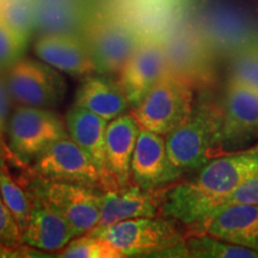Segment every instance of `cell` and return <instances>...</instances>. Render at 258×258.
Here are the masks:
<instances>
[{
  "mask_svg": "<svg viewBox=\"0 0 258 258\" xmlns=\"http://www.w3.org/2000/svg\"><path fill=\"white\" fill-rule=\"evenodd\" d=\"M196 171L167 188L161 214L198 231L235 189L258 177V146L225 152Z\"/></svg>",
  "mask_w": 258,
  "mask_h": 258,
  "instance_id": "cell-1",
  "label": "cell"
},
{
  "mask_svg": "<svg viewBox=\"0 0 258 258\" xmlns=\"http://www.w3.org/2000/svg\"><path fill=\"white\" fill-rule=\"evenodd\" d=\"M221 108L212 103L194 106L191 115L165 135L170 160L183 171H196L225 153Z\"/></svg>",
  "mask_w": 258,
  "mask_h": 258,
  "instance_id": "cell-2",
  "label": "cell"
},
{
  "mask_svg": "<svg viewBox=\"0 0 258 258\" xmlns=\"http://www.w3.org/2000/svg\"><path fill=\"white\" fill-rule=\"evenodd\" d=\"M194 88L186 79L167 71L128 112L141 129L165 137L191 115Z\"/></svg>",
  "mask_w": 258,
  "mask_h": 258,
  "instance_id": "cell-3",
  "label": "cell"
},
{
  "mask_svg": "<svg viewBox=\"0 0 258 258\" xmlns=\"http://www.w3.org/2000/svg\"><path fill=\"white\" fill-rule=\"evenodd\" d=\"M177 224V221L165 217L137 218L89 233L105 238L123 257L164 252L185 253L186 238Z\"/></svg>",
  "mask_w": 258,
  "mask_h": 258,
  "instance_id": "cell-4",
  "label": "cell"
},
{
  "mask_svg": "<svg viewBox=\"0 0 258 258\" xmlns=\"http://www.w3.org/2000/svg\"><path fill=\"white\" fill-rule=\"evenodd\" d=\"M11 156L22 163L36 159L54 141L69 135L66 123L49 109L18 105L8 122Z\"/></svg>",
  "mask_w": 258,
  "mask_h": 258,
  "instance_id": "cell-5",
  "label": "cell"
},
{
  "mask_svg": "<svg viewBox=\"0 0 258 258\" xmlns=\"http://www.w3.org/2000/svg\"><path fill=\"white\" fill-rule=\"evenodd\" d=\"M27 188L54 206L70 222L77 237L95 230L101 218L103 191L77 183L41 178Z\"/></svg>",
  "mask_w": 258,
  "mask_h": 258,
  "instance_id": "cell-6",
  "label": "cell"
},
{
  "mask_svg": "<svg viewBox=\"0 0 258 258\" xmlns=\"http://www.w3.org/2000/svg\"><path fill=\"white\" fill-rule=\"evenodd\" d=\"M31 175L104 191L101 171L70 135L54 141L35 159Z\"/></svg>",
  "mask_w": 258,
  "mask_h": 258,
  "instance_id": "cell-7",
  "label": "cell"
},
{
  "mask_svg": "<svg viewBox=\"0 0 258 258\" xmlns=\"http://www.w3.org/2000/svg\"><path fill=\"white\" fill-rule=\"evenodd\" d=\"M5 78L18 105L50 109L59 105L66 93L62 74L46 62L21 59L10 67Z\"/></svg>",
  "mask_w": 258,
  "mask_h": 258,
  "instance_id": "cell-8",
  "label": "cell"
},
{
  "mask_svg": "<svg viewBox=\"0 0 258 258\" xmlns=\"http://www.w3.org/2000/svg\"><path fill=\"white\" fill-rule=\"evenodd\" d=\"M225 152L239 151L258 139V93L237 80H228L221 104Z\"/></svg>",
  "mask_w": 258,
  "mask_h": 258,
  "instance_id": "cell-9",
  "label": "cell"
},
{
  "mask_svg": "<svg viewBox=\"0 0 258 258\" xmlns=\"http://www.w3.org/2000/svg\"><path fill=\"white\" fill-rule=\"evenodd\" d=\"M131 173L133 184L156 190L175 184L184 172L170 160L165 137L141 129L132 157Z\"/></svg>",
  "mask_w": 258,
  "mask_h": 258,
  "instance_id": "cell-10",
  "label": "cell"
},
{
  "mask_svg": "<svg viewBox=\"0 0 258 258\" xmlns=\"http://www.w3.org/2000/svg\"><path fill=\"white\" fill-rule=\"evenodd\" d=\"M167 71L165 37H144L140 46L121 70L118 79L131 108L143 101L146 93Z\"/></svg>",
  "mask_w": 258,
  "mask_h": 258,
  "instance_id": "cell-11",
  "label": "cell"
},
{
  "mask_svg": "<svg viewBox=\"0 0 258 258\" xmlns=\"http://www.w3.org/2000/svg\"><path fill=\"white\" fill-rule=\"evenodd\" d=\"M138 31L118 21H106L92 29L86 43L97 73H120L140 46Z\"/></svg>",
  "mask_w": 258,
  "mask_h": 258,
  "instance_id": "cell-12",
  "label": "cell"
},
{
  "mask_svg": "<svg viewBox=\"0 0 258 258\" xmlns=\"http://www.w3.org/2000/svg\"><path fill=\"white\" fill-rule=\"evenodd\" d=\"M170 72L198 86L212 78L213 50L200 32L178 29L165 37Z\"/></svg>",
  "mask_w": 258,
  "mask_h": 258,
  "instance_id": "cell-13",
  "label": "cell"
},
{
  "mask_svg": "<svg viewBox=\"0 0 258 258\" xmlns=\"http://www.w3.org/2000/svg\"><path fill=\"white\" fill-rule=\"evenodd\" d=\"M200 34L214 54L230 55L258 40L257 28L230 9H214L203 16Z\"/></svg>",
  "mask_w": 258,
  "mask_h": 258,
  "instance_id": "cell-14",
  "label": "cell"
},
{
  "mask_svg": "<svg viewBox=\"0 0 258 258\" xmlns=\"http://www.w3.org/2000/svg\"><path fill=\"white\" fill-rule=\"evenodd\" d=\"M167 188L146 190L132 184L120 190L103 191L101 218L95 230H103L128 219L158 217Z\"/></svg>",
  "mask_w": 258,
  "mask_h": 258,
  "instance_id": "cell-15",
  "label": "cell"
},
{
  "mask_svg": "<svg viewBox=\"0 0 258 258\" xmlns=\"http://www.w3.org/2000/svg\"><path fill=\"white\" fill-rule=\"evenodd\" d=\"M29 190V189H28ZM31 211L23 245L46 252H60L77 235L70 222L49 202L31 192Z\"/></svg>",
  "mask_w": 258,
  "mask_h": 258,
  "instance_id": "cell-16",
  "label": "cell"
},
{
  "mask_svg": "<svg viewBox=\"0 0 258 258\" xmlns=\"http://www.w3.org/2000/svg\"><path fill=\"white\" fill-rule=\"evenodd\" d=\"M198 233L258 251V203H231L219 208Z\"/></svg>",
  "mask_w": 258,
  "mask_h": 258,
  "instance_id": "cell-17",
  "label": "cell"
},
{
  "mask_svg": "<svg viewBox=\"0 0 258 258\" xmlns=\"http://www.w3.org/2000/svg\"><path fill=\"white\" fill-rule=\"evenodd\" d=\"M64 123L70 137L88 153L101 171L104 191L117 190L106 159V128L109 121L88 109L74 104L67 111Z\"/></svg>",
  "mask_w": 258,
  "mask_h": 258,
  "instance_id": "cell-18",
  "label": "cell"
},
{
  "mask_svg": "<svg viewBox=\"0 0 258 258\" xmlns=\"http://www.w3.org/2000/svg\"><path fill=\"white\" fill-rule=\"evenodd\" d=\"M38 59L60 72L84 77L96 72L88 46L74 35L44 34L35 43Z\"/></svg>",
  "mask_w": 258,
  "mask_h": 258,
  "instance_id": "cell-19",
  "label": "cell"
},
{
  "mask_svg": "<svg viewBox=\"0 0 258 258\" xmlns=\"http://www.w3.org/2000/svg\"><path fill=\"white\" fill-rule=\"evenodd\" d=\"M141 128L129 112L118 116L106 128V159L117 190L132 185L131 163Z\"/></svg>",
  "mask_w": 258,
  "mask_h": 258,
  "instance_id": "cell-20",
  "label": "cell"
},
{
  "mask_svg": "<svg viewBox=\"0 0 258 258\" xmlns=\"http://www.w3.org/2000/svg\"><path fill=\"white\" fill-rule=\"evenodd\" d=\"M74 104L109 122L131 109L120 82L108 77H88L77 90Z\"/></svg>",
  "mask_w": 258,
  "mask_h": 258,
  "instance_id": "cell-21",
  "label": "cell"
},
{
  "mask_svg": "<svg viewBox=\"0 0 258 258\" xmlns=\"http://www.w3.org/2000/svg\"><path fill=\"white\" fill-rule=\"evenodd\" d=\"M78 22V10L69 0L36 2V28L42 31V35H74Z\"/></svg>",
  "mask_w": 258,
  "mask_h": 258,
  "instance_id": "cell-22",
  "label": "cell"
},
{
  "mask_svg": "<svg viewBox=\"0 0 258 258\" xmlns=\"http://www.w3.org/2000/svg\"><path fill=\"white\" fill-rule=\"evenodd\" d=\"M185 257L200 258H258V251L196 233L185 239Z\"/></svg>",
  "mask_w": 258,
  "mask_h": 258,
  "instance_id": "cell-23",
  "label": "cell"
},
{
  "mask_svg": "<svg viewBox=\"0 0 258 258\" xmlns=\"http://www.w3.org/2000/svg\"><path fill=\"white\" fill-rule=\"evenodd\" d=\"M0 194L23 234L30 218L31 195L27 186L14 179L4 164H0Z\"/></svg>",
  "mask_w": 258,
  "mask_h": 258,
  "instance_id": "cell-24",
  "label": "cell"
},
{
  "mask_svg": "<svg viewBox=\"0 0 258 258\" xmlns=\"http://www.w3.org/2000/svg\"><path fill=\"white\" fill-rule=\"evenodd\" d=\"M0 21L28 41L36 29V2L35 0H0Z\"/></svg>",
  "mask_w": 258,
  "mask_h": 258,
  "instance_id": "cell-25",
  "label": "cell"
},
{
  "mask_svg": "<svg viewBox=\"0 0 258 258\" xmlns=\"http://www.w3.org/2000/svg\"><path fill=\"white\" fill-rule=\"evenodd\" d=\"M60 257L66 258H121L114 245L101 235L86 233L73 238L62 250Z\"/></svg>",
  "mask_w": 258,
  "mask_h": 258,
  "instance_id": "cell-26",
  "label": "cell"
},
{
  "mask_svg": "<svg viewBox=\"0 0 258 258\" xmlns=\"http://www.w3.org/2000/svg\"><path fill=\"white\" fill-rule=\"evenodd\" d=\"M230 78L243 83L258 93V40L232 56Z\"/></svg>",
  "mask_w": 258,
  "mask_h": 258,
  "instance_id": "cell-27",
  "label": "cell"
},
{
  "mask_svg": "<svg viewBox=\"0 0 258 258\" xmlns=\"http://www.w3.org/2000/svg\"><path fill=\"white\" fill-rule=\"evenodd\" d=\"M22 245L21 228L0 194V253H17Z\"/></svg>",
  "mask_w": 258,
  "mask_h": 258,
  "instance_id": "cell-28",
  "label": "cell"
},
{
  "mask_svg": "<svg viewBox=\"0 0 258 258\" xmlns=\"http://www.w3.org/2000/svg\"><path fill=\"white\" fill-rule=\"evenodd\" d=\"M27 41L0 21V71H8L21 60Z\"/></svg>",
  "mask_w": 258,
  "mask_h": 258,
  "instance_id": "cell-29",
  "label": "cell"
},
{
  "mask_svg": "<svg viewBox=\"0 0 258 258\" xmlns=\"http://www.w3.org/2000/svg\"><path fill=\"white\" fill-rule=\"evenodd\" d=\"M231 203H258V177L246 180L235 189L221 207Z\"/></svg>",
  "mask_w": 258,
  "mask_h": 258,
  "instance_id": "cell-30",
  "label": "cell"
},
{
  "mask_svg": "<svg viewBox=\"0 0 258 258\" xmlns=\"http://www.w3.org/2000/svg\"><path fill=\"white\" fill-rule=\"evenodd\" d=\"M12 101L14 99L9 91L6 78L0 71V145H3V134L5 128H8L9 118L11 116L10 111H11Z\"/></svg>",
  "mask_w": 258,
  "mask_h": 258,
  "instance_id": "cell-31",
  "label": "cell"
}]
</instances>
